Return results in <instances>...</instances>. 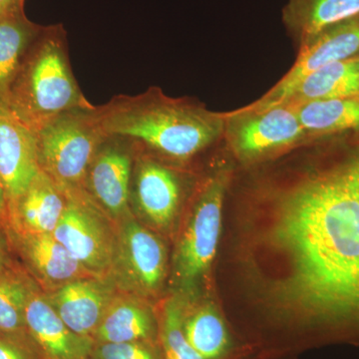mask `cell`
Returning a JSON list of instances; mask_svg holds the SVG:
<instances>
[{
	"label": "cell",
	"mask_w": 359,
	"mask_h": 359,
	"mask_svg": "<svg viewBox=\"0 0 359 359\" xmlns=\"http://www.w3.org/2000/svg\"><path fill=\"white\" fill-rule=\"evenodd\" d=\"M107 136L128 139L135 147L166 162L185 164L224 136V113L186 98H172L159 87L138 95H116L96 106Z\"/></svg>",
	"instance_id": "1"
},
{
	"label": "cell",
	"mask_w": 359,
	"mask_h": 359,
	"mask_svg": "<svg viewBox=\"0 0 359 359\" xmlns=\"http://www.w3.org/2000/svg\"><path fill=\"white\" fill-rule=\"evenodd\" d=\"M6 98L34 132L68 111L93 106L73 74L62 25L43 26L9 85Z\"/></svg>",
	"instance_id": "2"
},
{
	"label": "cell",
	"mask_w": 359,
	"mask_h": 359,
	"mask_svg": "<svg viewBox=\"0 0 359 359\" xmlns=\"http://www.w3.org/2000/svg\"><path fill=\"white\" fill-rule=\"evenodd\" d=\"M95 107L68 111L35 132L40 169L65 195L88 194L90 164L107 137L97 119Z\"/></svg>",
	"instance_id": "3"
},
{
	"label": "cell",
	"mask_w": 359,
	"mask_h": 359,
	"mask_svg": "<svg viewBox=\"0 0 359 359\" xmlns=\"http://www.w3.org/2000/svg\"><path fill=\"white\" fill-rule=\"evenodd\" d=\"M226 182L228 175L219 171L205 180L194 196L174 257V280L184 297L197 289L216 255Z\"/></svg>",
	"instance_id": "4"
},
{
	"label": "cell",
	"mask_w": 359,
	"mask_h": 359,
	"mask_svg": "<svg viewBox=\"0 0 359 359\" xmlns=\"http://www.w3.org/2000/svg\"><path fill=\"white\" fill-rule=\"evenodd\" d=\"M224 114V136L233 152L245 162L280 154L309 139L289 104L269 107L250 104Z\"/></svg>",
	"instance_id": "5"
},
{
	"label": "cell",
	"mask_w": 359,
	"mask_h": 359,
	"mask_svg": "<svg viewBox=\"0 0 359 359\" xmlns=\"http://www.w3.org/2000/svg\"><path fill=\"white\" fill-rule=\"evenodd\" d=\"M114 259L109 276L122 294L150 301L165 282L167 255L159 237L136 219L134 212L116 223Z\"/></svg>",
	"instance_id": "6"
},
{
	"label": "cell",
	"mask_w": 359,
	"mask_h": 359,
	"mask_svg": "<svg viewBox=\"0 0 359 359\" xmlns=\"http://www.w3.org/2000/svg\"><path fill=\"white\" fill-rule=\"evenodd\" d=\"M65 198V210L54 237L89 273L109 276L115 254L116 223L88 194Z\"/></svg>",
	"instance_id": "7"
},
{
	"label": "cell",
	"mask_w": 359,
	"mask_h": 359,
	"mask_svg": "<svg viewBox=\"0 0 359 359\" xmlns=\"http://www.w3.org/2000/svg\"><path fill=\"white\" fill-rule=\"evenodd\" d=\"M183 194V180L176 169L166 161L135 147L131 209L134 208L156 228L166 229L178 214Z\"/></svg>",
	"instance_id": "8"
},
{
	"label": "cell",
	"mask_w": 359,
	"mask_h": 359,
	"mask_svg": "<svg viewBox=\"0 0 359 359\" xmlns=\"http://www.w3.org/2000/svg\"><path fill=\"white\" fill-rule=\"evenodd\" d=\"M134 158L131 141L107 136L97 150L87 173V193L114 223L133 212L130 189Z\"/></svg>",
	"instance_id": "9"
},
{
	"label": "cell",
	"mask_w": 359,
	"mask_h": 359,
	"mask_svg": "<svg viewBox=\"0 0 359 359\" xmlns=\"http://www.w3.org/2000/svg\"><path fill=\"white\" fill-rule=\"evenodd\" d=\"M359 54V18L337 23L301 44L289 72L252 105H280L299 82L314 71Z\"/></svg>",
	"instance_id": "10"
},
{
	"label": "cell",
	"mask_w": 359,
	"mask_h": 359,
	"mask_svg": "<svg viewBox=\"0 0 359 359\" xmlns=\"http://www.w3.org/2000/svg\"><path fill=\"white\" fill-rule=\"evenodd\" d=\"M36 133L14 112L6 94L0 95V179L8 209L40 171Z\"/></svg>",
	"instance_id": "11"
},
{
	"label": "cell",
	"mask_w": 359,
	"mask_h": 359,
	"mask_svg": "<svg viewBox=\"0 0 359 359\" xmlns=\"http://www.w3.org/2000/svg\"><path fill=\"white\" fill-rule=\"evenodd\" d=\"M6 231L14 254L20 257V264L42 292L93 276L56 240L53 233H16L7 229Z\"/></svg>",
	"instance_id": "12"
},
{
	"label": "cell",
	"mask_w": 359,
	"mask_h": 359,
	"mask_svg": "<svg viewBox=\"0 0 359 359\" xmlns=\"http://www.w3.org/2000/svg\"><path fill=\"white\" fill-rule=\"evenodd\" d=\"M118 294L119 290L110 276H96L79 278L44 292L47 301L70 330L92 339Z\"/></svg>",
	"instance_id": "13"
},
{
	"label": "cell",
	"mask_w": 359,
	"mask_h": 359,
	"mask_svg": "<svg viewBox=\"0 0 359 359\" xmlns=\"http://www.w3.org/2000/svg\"><path fill=\"white\" fill-rule=\"evenodd\" d=\"M28 334L47 359H90L95 341L73 332L56 313L41 289L33 292L25 313Z\"/></svg>",
	"instance_id": "14"
},
{
	"label": "cell",
	"mask_w": 359,
	"mask_h": 359,
	"mask_svg": "<svg viewBox=\"0 0 359 359\" xmlns=\"http://www.w3.org/2000/svg\"><path fill=\"white\" fill-rule=\"evenodd\" d=\"M65 205V194L40 170L20 199L9 208L6 229L16 233H53Z\"/></svg>",
	"instance_id": "15"
},
{
	"label": "cell",
	"mask_w": 359,
	"mask_h": 359,
	"mask_svg": "<svg viewBox=\"0 0 359 359\" xmlns=\"http://www.w3.org/2000/svg\"><path fill=\"white\" fill-rule=\"evenodd\" d=\"M95 344L159 342L160 325L147 299L119 292L93 335Z\"/></svg>",
	"instance_id": "16"
},
{
	"label": "cell",
	"mask_w": 359,
	"mask_h": 359,
	"mask_svg": "<svg viewBox=\"0 0 359 359\" xmlns=\"http://www.w3.org/2000/svg\"><path fill=\"white\" fill-rule=\"evenodd\" d=\"M359 18V0H287L283 11L287 29L299 45L337 23Z\"/></svg>",
	"instance_id": "17"
},
{
	"label": "cell",
	"mask_w": 359,
	"mask_h": 359,
	"mask_svg": "<svg viewBox=\"0 0 359 359\" xmlns=\"http://www.w3.org/2000/svg\"><path fill=\"white\" fill-rule=\"evenodd\" d=\"M359 96V54L314 71L299 82L282 104Z\"/></svg>",
	"instance_id": "18"
},
{
	"label": "cell",
	"mask_w": 359,
	"mask_h": 359,
	"mask_svg": "<svg viewBox=\"0 0 359 359\" xmlns=\"http://www.w3.org/2000/svg\"><path fill=\"white\" fill-rule=\"evenodd\" d=\"M292 106L309 139L359 128V96Z\"/></svg>",
	"instance_id": "19"
},
{
	"label": "cell",
	"mask_w": 359,
	"mask_h": 359,
	"mask_svg": "<svg viewBox=\"0 0 359 359\" xmlns=\"http://www.w3.org/2000/svg\"><path fill=\"white\" fill-rule=\"evenodd\" d=\"M43 26L26 20L23 9L0 16V95L6 94L21 62Z\"/></svg>",
	"instance_id": "20"
},
{
	"label": "cell",
	"mask_w": 359,
	"mask_h": 359,
	"mask_svg": "<svg viewBox=\"0 0 359 359\" xmlns=\"http://www.w3.org/2000/svg\"><path fill=\"white\" fill-rule=\"evenodd\" d=\"M37 289L39 285L20 263L0 276V335L28 334L26 308Z\"/></svg>",
	"instance_id": "21"
},
{
	"label": "cell",
	"mask_w": 359,
	"mask_h": 359,
	"mask_svg": "<svg viewBox=\"0 0 359 359\" xmlns=\"http://www.w3.org/2000/svg\"><path fill=\"white\" fill-rule=\"evenodd\" d=\"M191 311L185 309L184 314L186 339L205 359H221L230 346L228 330L221 316L211 306Z\"/></svg>",
	"instance_id": "22"
},
{
	"label": "cell",
	"mask_w": 359,
	"mask_h": 359,
	"mask_svg": "<svg viewBox=\"0 0 359 359\" xmlns=\"http://www.w3.org/2000/svg\"><path fill=\"white\" fill-rule=\"evenodd\" d=\"M186 306L176 295L165 304L160 323V344L164 359H205L186 339L183 330Z\"/></svg>",
	"instance_id": "23"
},
{
	"label": "cell",
	"mask_w": 359,
	"mask_h": 359,
	"mask_svg": "<svg viewBox=\"0 0 359 359\" xmlns=\"http://www.w3.org/2000/svg\"><path fill=\"white\" fill-rule=\"evenodd\" d=\"M159 342L95 344L90 359H164Z\"/></svg>",
	"instance_id": "24"
},
{
	"label": "cell",
	"mask_w": 359,
	"mask_h": 359,
	"mask_svg": "<svg viewBox=\"0 0 359 359\" xmlns=\"http://www.w3.org/2000/svg\"><path fill=\"white\" fill-rule=\"evenodd\" d=\"M0 359H47L29 334L0 335Z\"/></svg>",
	"instance_id": "25"
},
{
	"label": "cell",
	"mask_w": 359,
	"mask_h": 359,
	"mask_svg": "<svg viewBox=\"0 0 359 359\" xmlns=\"http://www.w3.org/2000/svg\"><path fill=\"white\" fill-rule=\"evenodd\" d=\"M6 229L0 228V276L18 264Z\"/></svg>",
	"instance_id": "26"
},
{
	"label": "cell",
	"mask_w": 359,
	"mask_h": 359,
	"mask_svg": "<svg viewBox=\"0 0 359 359\" xmlns=\"http://www.w3.org/2000/svg\"><path fill=\"white\" fill-rule=\"evenodd\" d=\"M7 226V201L1 179H0V228Z\"/></svg>",
	"instance_id": "27"
},
{
	"label": "cell",
	"mask_w": 359,
	"mask_h": 359,
	"mask_svg": "<svg viewBox=\"0 0 359 359\" xmlns=\"http://www.w3.org/2000/svg\"><path fill=\"white\" fill-rule=\"evenodd\" d=\"M16 9H23L18 0H0V16L13 13Z\"/></svg>",
	"instance_id": "28"
},
{
	"label": "cell",
	"mask_w": 359,
	"mask_h": 359,
	"mask_svg": "<svg viewBox=\"0 0 359 359\" xmlns=\"http://www.w3.org/2000/svg\"><path fill=\"white\" fill-rule=\"evenodd\" d=\"M18 4L23 8V4H25V0H18Z\"/></svg>",
	"instance_id": "29"
}]
</instances>
